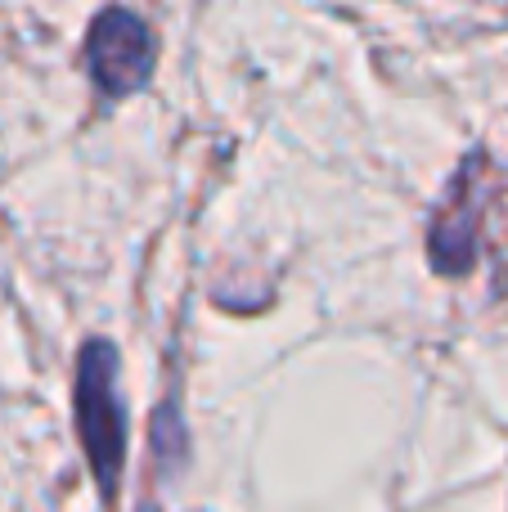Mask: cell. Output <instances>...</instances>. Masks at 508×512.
I'll return each mask as SVG.
<instances>
[{"label":"cell","mask_w":508,"mask_h":512,"mask_svg":"<svg viewBox=\"0 0 508 512\" xmlns=\"http://www.w3.org/2000/svg\"><path fill=\"white\" fill-rule=\"evenodd\" d=\"M72 418H77V441L86 450L90 477H95L104 504L117 508L126 468V405L117 391V346L104 337H90L77 355Z\"/></svg>","instance_id":"cell-1"},{"label":"cell","mask_w":508,"mask_h":512,"mask_svg":"<svg viewBox=\"0 0 508 512\" xmlns=\"http://www.w3.org/2000/svg\"><path fill=\"white\" fill-rule=\"evenodd\" d=\"M86 68L99 95L126 99L149 86L158 68V36L131 9H99L86 32Z\"/></svg>","instance_id":"cell-2"},{"label":"cell","mask_w":508,"mask_h":512,"mask_svg":"<svg viewBox=\"0 0 508 512\" xmlns=\"http://www.w3.org/2000/svg\"><path fill=\"white\" fill-rule=\"evenodd\" d=\"M428 256L432 270L441 274H464L477 256V203H473V180L464 176L455 180V189L446 194V203L437 207V221L428 234Z\"/></svg>","instance_id":"cell-3"},{"label":"cell","mask_w":508,"mask_h":512,"mask_svg":"<svg viewBox=\"0 0 508 512\" xmlns=\"http://www.w3.org/2000/svg\"><path fill=\"white\" fill-rule=\"evenodd\" d=\"M153 445H158V459L167 463V468L185 459V427H180V418H176V405L158 409V432H153Z\"/></svg>","instance_id":"cell-4"}]
</instances>
